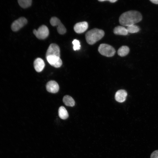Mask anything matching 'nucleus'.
Segmentation results:
<instances>
[{
  "instance_id": "4be33fe9",
  "label": "nucleus",
  "mask_w": 158,
  "mask_h": 158,
  "mask_svg": "<svg viewBox=\"0 0 158 158\" xmlns=\"http://www.w3.org/2000/svg\"><path fill=\"white\" fill-rule=\"evenodd\" d=\"M152 3L155 4H158V0H150Z\"/></svg>"
},
{
  "instance_id": "f03ea898",
  "label": "nucleus",
  "mask_w": 158,
  "mask_h": 158,
  "mask_svg": "<svg viewBox=\"0 0 158 158\" xmlns=\"http://www.w3.org/2000/svg\"><path fill=\"white\" fill-rule=\"evenodd\" d=\"M104 35L105 32L103 30L94 28L87 33L85 38L88 44L93 45L101 40Z\"/></svg>"
},
{
  "instance_id": "a211bd4d",
  "label": "nucleus",
  "mask_w": 158,
  "mask_h": 158,
  "mask_svg": "<svg viewBox=\"0 0 158 158\" xmlns=\"http://www.w3.org/2000/svg\"><path fill=\"white\" fill-rule=\"evenodd\" d=\"M127 29L128 33L131 34L137 33L140 31L139 27L135 25L128 26L127 27Z\"/></svg>"
},
{
  "instance_id": "ddd939ff",
  "label": "nucleus",
  "mask_w": 158,
  "mask_h": 158,
  "mask_svg": "<svg viewBox=\"0 0 158 158\" xmlns=\"http://www.w3.org/2000/svg\"><path fill=\"white\" fill-rule=\"evenodd\" d=\"M113 32L115 35L122 36H126L129 33L127 28L122 26L115 27L114 29Z\"/></svg>"
},
{
  "instance_id": "412c9836",
  "label": "nucleus",
  "mask_w": 158,
  "mask_h": 158,
  "mask_svg": "<svg viewBox=\"0 0 158 158\" xmlns=\"http://www.w3.org/2000/svg\"><path fill=\"white\" fill-rule=\"evenodd\" d=\"M99 2H105V1H109L111 3H115L117 1V0H99L98 1Z\"/></svg>"
},
{
  "instance_id": "9d476101",
  "label": "nucleus",
  "mask_w": 158,
  "mask_h": 158,
  "mask_svg": "<svg viewBox=\"0 0 158 158\" xmlns=\"http://www.w3.org/2000/svg\"><path fill=\"white\" fill-rule=\"evenodd\" d=\"M46 88L47 91L52 93L57 92L59 89V87L57 83L54 81H51L47 84Z\"/></svg>"
},
{
  "instance_id": "aec40b11",
  "label": "nucleus",
  "mask_w": 158,
  "mask_h": 158,
  "mask_svg": "<svg viewBox=\"0 0 158 158\" xmlns=\"http://www.w3.org/2000/svg\"><path fill=\"white\" fill-rule=\"evenodd\" d=\"M150 158H158V150H155L152 153Z\"/></svg>"
},
{
  "instance_id": "9b49d317",
  "label": "nucleus",
  "mask_w": 158,
  "mask_h": 158,
  "mask_svg": "<svg viewBox=\"0 0 158 158\" xmlns=\"http://www.w3.org/2000/svg\"><path fill=\"white\" fill-rule=\"evenodd\" d=\"M127 95V94L126 91L120 90L116 93L115 96V99L119 103H123L125 101Z\"/></svg>"
},
{
  "instance_id": "0eeeda50",
  "label": "nucleus",
  "mask_w": 158,
  "mask_h": 158,
  "mask_svg": "<svg viewBox=\"0 0 158 158\" xmlns=\"http://www.w3.org/2000/svg\"><path fill=\"white\" fill-rule=\"evenodd\" d=\"M49 56L60 57V50L59 46L55 43L51 44L46 53V57Z\"/></svg>"
},
{
  "instance_id": "6ab92c4d",
  "label": "nucleus",
  "mask_w": 158,
  "mask_h": 158,
  "mask_svg": "<svg viewBox=\"0 0 158 158\" xmlns=\"http://www.w3.org/2000/svg\"><path fill=\"white\" fill-rule=\"evenodd\" d=\"M72 43L73 45V49L74 51L80 50L81 45L80 41L76 39H74Z\"/></svg>"
},
{
  "instance_id": "20e7f679",
  "label": "nucleus",
  "mask_w": 158,
  "mask_h": 158,
  "mask_svg": "<svg viewBox=\"0 0 158 158\" xmlns=\"http://www.w3.org/2000/svg\"><path fill=\"white\" fill-rule=\"evenodd\" d=\"M33 33L38 39H44L48 36L49 32L47 27L43 25L40 27L37 30H34Z\"/></svg>"
},
{
  "instance_id": "1a4fd4ad",
  "label": "nucleus",
  "mask_w": 158,
  "mask_h": 158,
  "mask_svg": "<svg viewBox=\"0 0 158 158\" xmlns=\"http://www.w3.org/2000/svg\"><path fill=\"white\" fill-rule=\"evenodd\" d=\"M88 27V24L87 22H80L75 24L74 27V30L77 34H82L87 30Z\"/></svg>"
},
{
  "instance_id": "4468645a",
  "label": "nucleus",
  "mask_w": 158,
  "mask_h": 158,
  "mask_svg": "<svg viewBox=\"0 0 158 158\" xmlns=\"http://www.w3.org/2000/svg\"><path fill=\"white\" fill-rule=\"evenodd\" d=\"M63 101L64 104L67 106L73 107L75 104V102L73 99L68 95L65 96L64 97Z\"/></svg>"
},
{
  "instance_id": "423d86ee",
  "label": "nucleus",
  "mask_w": 158,
  "mask_h": 158,
  "mask_svg": "<svg viewBox=\"0 0 158 158\" xmlns=\"http://www.w3.org/2000/svg\"><path fill=\"white\" fill-rule=\"evenodd\" d=\"M27 20L24 17H21L15 21L11 25L12 30L14 32L19 31L27 23Z\"/></svg>"
},
{
  "instance_id": "f3484780",
  "label": "nucleus",
  "mask_w": 158,
  "mask_h": 158,
  "mask_svg": "<svg viewBox=\"0 0 158 158\" xmlns=\"http://www.w3.org/2000/svg\"><path fill=\"white\" fill-rule=\"evenodd\" d=\"M18 3L20 6L23 8H26L30 7L32 4L31 0H19Z\"/></svg>"
},
{
  "instance_id": "2eb2a0df",
  "label": "nucleus",
  "mask_w": 158,
  "mask_h": 158,
  "mask_svg": "<svg viewBox=\"0 0 158 158\" xmlns=\"http://www.w3.org/2000/svg\"><path fill=\"white\" fill-rule=\"evenodd\" d=\"M130 51L129 47L127 46H123L120 48L117 51L118 55L122 57L128 55Z\"/></svg>"
},
{
  "instance_id": "dca6fc26",
  "label": "nucleus",
  "mask_w": 158,
  "mask_h": 158,
  "mask_svg": "<svg viewBox=\"0 0 158 158\" xmlns=\"http://www.w3.org/2000/svg\"><path fill=\"white\" fill-rule=\"evenodd\" d=\"M59 117L63 120H66L69 117V114L66 108L63 106H61L58 110Z\"/></svg>"
},
{
  "instance_id": "6e6552de",
  "label": "nucleus",
  "mask_w": 158,
  "mask_h": 158,
  "mask_svg": "<svg viewBox=\"0 0 158 158\" xmlns=\"http://www.w3.org/2000/svg\"><path fill=\"white\" fill-rule=\"evenodd\" d=\"M46 58L50 64L55 68L60 67L62 65V61L60 57L55 56H49Z\"/></svg>"
},
{
  "instance_id": "39448f33",
  "label": "nucleus",
  "mask_w": 158,
  "mask_h": 158,
  "mask_svg": "<svg viewBox=\"0 0 158 158\" xmlns=\"http://www.w3.org/2000/svg\"><path fill=\"white\" fill-rule=\"evenodd\" d=\"M50 22L52 26L57 27V31L59 34H64L66 33V28L57 18L56 17H52L50 20Z\"/></svg>"
},
{
  "instance_id": "f8f14e48",
  "label": "nucleus",
  "mask_w": 158,
  "mask_h": 158,
  "mask_svg": "<svg viewBox=\"0 0 158 158\" xmlns=\"http://www.w3.org/2000/svg\"><path fill=\"white\" fill-rule=\"evenodd\" d=\"M45 63L43 60L41 58L36 59L34 62V66L36 71L40 72L43 71L45 66Z\"/></svg>"
},
{
  "instance_id": "f257e3e1",
  "label": "nucleus",
  "mask_w": 158,
  "mask_h": 158,
  "mask_svg": "<svg viewBox=\"0 0 158 158\" xmlns=\"http://www.w3.org/2000/svg\"><path fill=\"white\" fill-rule=\"evenodd\" d=\"M142 20L141 14L135 10H131L123 13L120 16L119 22L120 24L128 27L140 22Z\"/></svg>"
},
{
  "instance_id": "7ed1b4c3",
  "label": "nucleus",
  "mask_w": 158,
  "mask_h": 158,
  "mask_svg": "<svg viewBox=\"0 0 158 158\" xmlns=\"http://www.w3.org/2000/svg\"><path fill=\"white\" fill-rule=\"evenodd\" d=\"M98 51L102 55L108 57L114 56L116 52V50L113 47L106 44H101L99 47Z\"/></svg>"
}]
</instances>
